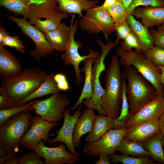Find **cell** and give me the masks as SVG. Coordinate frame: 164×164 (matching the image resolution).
I'll return each mask as SVG.
<instances>
[{
	"instance_id": "cell-1",
	"label": "cell",
	"mask_w": 164,
	"mask_h": 164,
	"mask_svg": "<svg viewBox=\"0 0 164 164\" xmlns=\"http://www.w3.org/2000/svg\"><path fill=\"white\" fill-rule=\"evenodd\" d=\"M121 63L116 55L111 58L105 77V94L101 98V107L105 115L113 119L120 114L122 102L123 77Z\"/></svg>"
},
{
	"instance_id": "cell-2",
	"label": "cell",
	"mask_w": 164,
	"mask_h": 164,
	"mask_svg": "<svg viewBox=\"0 0 164 164\" xmlns=\"http://www.w3.org/2000/svg\"><path fill=\"white\" fill-rule=\"evenodd\" d=\"M47 75L39 67L26 68L17 74L1 79V85L11 97L19 101L36 91Z\"/></svg>"
},
{
	"instance_id": "cell-3",
	"label": "cell",
	"mask_w": 164,
	"mask_h": 164,
	"mask_svg": "<svg viewBox=\"0 0 164 164\" xmlns=\"http://www.w3.org/2000/svg\"><path fill=\"white\" fill-rule=\"evenodd\" d=\"M127 78L126 94L131 117L157 95L154 86L133 66L124 67Z\"/></svg>"
},
{
	"instance_id": "cell-4",
	"label": "cell",
	"mask_w": 164,
	"mask_h": 164,
	"mask_svg": "<svg viewBox=\"0 0 164 164\" xmlns=\"http://www.w3.org/2000/svg\"><path fill=\"white\" fill-rule=\"evenodd\" d=\"M30 111L20 112L0 125V147L8 153L19 151L21 138L32 124L34 118Z\"/></svg>"
},
{
	"instance_id": "cell-5",
	"label": "cell",
	"mask_w": 164,
	"mask_h": 164,
	"mask_svg": "<svg viewBox=\"0 0 164 164\" xmlns=\"http://www.w3.org/2000/svg\"><path fill=\"white\" fill-rule=\"evenodd\" d=\"M116 53L120 57L119 61L122 66L134 67L154 86L158 95L164 97V89L161 80V71L158 67L154 65L140 52L132 50L128 51L118 47Z\"/></svg>"
},
{
	"instance_id": "cell-6",
	"label": "cell",
	"mask_w": 164,
	"mask_h": 164,
	"mask_svg": "<svg viewBox=\"0 0 164 164\" xmlns=\"http://www.w3.org/2000/svg\"><path fill=\"white\" fill-rule=\"evenodd\" d=\"M68 17V13L60 11L56 1L49 0L41 5H31L26 18L44 33L56 29Z\"/></svg>"
},
{
	"instance_id": "cell-7",
	"label": "cell",
	"mask_w": 164,
	"mask_h": 164,
	"mask_svg": "<svg viewBox=\"0 0 164 164\" xmlns=\"http://www.w3.org/2000/svg\"><path fill=\"white\" fill-rule=\"evenodd\" d=\"M96 43L100 46L101 51L92 68V83L93 94L90 99L84 100L82 103L87 108L95 110L99 114L105 115L101 108V97L105 94V91L101 85L100 77L102 72L106 69L104 61L107 55L112 48L117 46L118 43L113 42L110 40L107 44H105L100 39L97 40Z\"/></svg>"
},
{
	"instance_id": "cell-8",
	"label": "cell",
	"mask_w": 164,
	"mask_h": 164,
	"mask_svg": "<svg viewBox=\"0 0 164 164\" xmlns=\"http://www.w3.org/2000/svg\"><path fill=\"white\" fill-rule=\"evenodd\" d=\"M75 15L73 14L70 26V36L66 49L61 55L62 60L65 66L71 65L73 66L75 73L76 84L80 85L83 82V80L80 74L81 70L79 69V65L81 62L90 57L100 55L97 50L88 49L89 53L87 55L81 56L79 54L78 49L82 47L80 41H76L74 39L75 34L78 29V21L77 19L75 20Z\"/></svg>"
},
{
	"instance_id": "cell-9",
	"label": "cell",
	"mask_w": 164,
	"mask_h": 164,
	"mask_svg": "<svg viewBox=\"0 0 164 164\" xmlns=\"http://www.w3.org/2000/svg\"><path fill=\"white\" fill-rule=\"evenodd\" d=\"M78 25L82 30L90 34L102 32L107 41L108 36L114 31V23L107 10L95 8L86 11L78 21Z\"/></svg>"
},
{
	"instance_id": "cell-10",
	"label": "cell",
	"mask_w": 164,
	"mask_h": 164,
	"mask_svg": "<svg viewBox=\"0 0 164 164\" xmlns=\"http://www.w3.org/2000/svg\"><path fill=\"white\" fill-rule=\"evenodd\" d=\"M70 103L66 95L54 94L42 100L37 99L33 104L34 113L49 122L59 121L64 118L65 110Z\"/></svg>"
},
{
	"instance_id": "cell-11",
	"label": "cell",
	"mask_w": 164,
	"mask_h": 164,
	"mask_svg": "<svg viewBox=\"0 0 164 164\" xmlns=\"http://www.w3.org/2000/svg\"><path fill=\"white\" fill-rule=\"evenodd\" d=\"M128 128H111L99 140L87 143L83 148V154L89 157H96L101 153L108 155L115 153L117 149L124 138Z\"/></svg>"
},
{
	"instance_id": "cell-12",
	"label": "cell",
	"mask_w": 164,
	"mask_h": 164,
	"mask_svg": "<svg viewBox=\"0 0 164 164\" xmlns=\"http://www.w3.org/2000/svg\"><path fill=\"white\" fill-rule=\"evenodd\" d=\"M11 20L15 22L20 28L21 31L29 37L34 43L35 47L28 51L29 54L36 61L39 62L42 57H47L48 54H52L54 50L46 39L44 33L33 26L26 19H21L8 15Z\"/></svg>"
},
{
	"instance_id": "cell-13",
	"label": "cell",
	"mask_w": 164,
	"mask_h": 164,
	"mask_svg": "<svg viewBox=\"0 0 164 164\" xmlns=\"http://www.w3.org/2000/svg\"><path fill=\"white\" fill-rule=\"evenodd\" d=\"M58 124L57 121L49 122L36 114L34 116L30 128L21 138L20 145L27 149L34 150L42 139L44 144L46 143L50 139L49 131Z\"/></svg>"
},
{
	"instance_id": "cell-14",
	"label": "cell",
	"mask_w": 164,
	"mask_h": 164,
	"mask_svg": "<svg viewBox=\"0 0 164 164\" xmlns=\"http://www.w3.org/2000/svg\"><path fill=\"white\" fill-rule=\"evenodd\" d=\"M66 148V145L61 142H59L57 147H46L41 140L34 150L44 159V164H73L80 160L79 153L69 152Z\"/></svg>"
},
{
	"instance_id": "cell-15",
	"label": "cell",
	"mask_w": 164,
	"mask_h": 164,
	"mask_svg": "<svg viewBox=\"0 0 164 164\" xmlns=\"http://www.w3.org/2000/svg\"><path fill=\"white\" fill-rule=\"evenodd\" d=\"M82 107L81 104L79 105L77 110L72 115L70 114L71 108H68L66 109L63 125L57 130L56 136L53 139H50L47 144L52 145L57 142H61L66 145L68 150L70 152L75 154L79 153L77 152L75 150L72 136L76 122L82 113V111H80Z\"/></svg>"
},
{
	"instance_id": "cell-16",
	"label": "cell",
	"mask_w": 164,
	"mask_h": 164,
	"mask_svg": "<svg viewBox=\"0 0 164 164\" xmlns=\"http://www.w3.org/2000/svg\"><path fill=\"white\" fill-rule=\"evenodd\" d=\"M164 110V97L157 95L131 116L126 127L128 128L139 123L159 119Z\"/></svg>"
},
{
	"instance_id": "cell-17",
	"label": "cell",
	"mask_w": 164,
	"mask_h": 164,
	"mask_svg": "<svg viewBox=\"0 0 164 164\" xmlns=\"http://www.w3.org/2000/svg\"><path fill=\"white\" fill-rule=\"evenodd\" d=\"M160 132L158 119L142 121L128 128L124 138L142 143L153 137Z\"/></svg>"
},
{
	"instance_id": "cell-18",
	"label": "cell",
	"mask_w": 164,
	"mask_h": 164,
	"mask_svg": "<svg viewBox=\"0 0 164 164\" xmlns=\"http://www.w3.org/2000/svg\"><path fill=\"white\" fill-rule=\"evenodd\" d=\"M96 115L94 110L87 108L77 120L73 134V141L75 148L78 147L81 138L92 130Z\"/></svg>"
},
{
	"instance_id": "cell-19",
	"label": "cell",
	"mask_w": 164,
	"mask_h": 164,
	"mask_svg": "<svg viewBox=\"0 0 164 164\" xmlns=\"http://www.w3.org/2000/svg\"><path fill=\"white\" fill-rule=\"evenodd\" d=\"M132 15L140 19L141 23L147 27L158 26L164 22V7L147 6L136 8Z\"/></svg>"
},
{
	"instance_id": "cell-20",
	"label": "cell",
	"mask_w": 164,
	"mask_h": 164,
	"mask_svg": "<svg viewBox=\"0 0 164 164\" xmlns=\"http://www.w3.org/2000/svg\"><path fill=\"white\" fill-rule=\"evenodd\" d=\"M20 60L0 46V75L1 79L14 75L22 70Z\"/></svg>"
},
{
	"instance_id": "cell-21",
	"label": "cell",
	"mask_w": 164,
	"mask_h": 164,
	"mask_svg": "<svg viewBox=\"0 0 164 164\" xmlns=\"http://www.w3.org/2000/svg\"><path fill=\"white\" fill-rule=\"evenodd\" d=\"M70 30V26L62 22L55 29L44 33L46 39L54 50L63 52L68 43Z\"/></svg>"
},
{
	"instance_id": "cell-22",
	"label": "cell",
	"mask_w": 164,
	"mask_h": 164,
	"mask_svg": "<svg viewBox=\"0 0 164 164\" xmlns=\"http://www.w3.org/2000/svg\"><path fill=\"white\" fill-rule=\"evenodd\" d=\"M99 55L89 57L83 61L84 65L80 70L85 73L84 83L80 96L75 104L71 108L72 111H74L78 106L81 104L84 100H89L93 95V90L92 83V65Z\"/></svg>"
},
{
	"instance_id": "cell-23",
	"label": "cell",
	"mask_w": 164,
	"mask_h": 164,
	"mask_svg": "<svg viewBox=\"0 0 164 164\" xmlns=\"http://www.w3.org/2000/svg\"><path fill=\"white\" fill-rule=\"evenodd\" d=\"M60 11L67 13L77 14L80 18L83 15L82 12L95 8L98 6V0H55Z\"/></svg>"
},
{
	"instance_id": "cell-24",
	"label": "cell",
	"mask_w": 164,
	"mask_h": 164,
	"mask_svg": "<svg viewBox=\"0 0 164 164\" xmlns=\"http://www.w3.org/2000/svg\"><path fill=\"white\" fill-rule=\"evenodd\" d=\"M115 119L102 114L96 115L92 130L85 138L87 143L99 140L107 132L113 128Z\"/></svg>"
},
{
	"instance_id": "cell-25",
	"label": "cell",
	"mask_w": 164,
	"mask_h": 164,
	"mask_svg": "<svg viewBox=\"0 0 164 164\" xmlns=\"http://www.w3.org/2000/svg\"><path fill=\"white\" fill-rule=\"evenodd\" d=\"M126 20L142 44L145 51L154 46L153 39L149 28L136 20L132 14H128Z\"/></svg>"
},
{
	"instance_id": "cell-26",
	"label": "cell",
	"mask_w": 164,
	"mask_h": 164,
	"mask_svg": "<svg viewBox=\"0 0 164 164\" xmlns=\"http://www.w3.org/2000/svg\"><path fill=\"white\" fill-rule=\"evenodd\" d=\"M54 75L53 73L48 74L39 87L33 92L19 101L20 103L22 105L37 98L60 93L61 91L58 87L54 80Z\"/></svg>"
},
{
	"instance_id": "cell-27",
	"label": "cell",
	"mask_w": 164,
	"mask_h": 164,
	"mask_svg": "<svg viewBox=\"0 0 164 164\" xmlns=\"http://www.w3.org/2000/svg\"><path fill=\"white\" fill-rule=\"evenodd\" d=\"M163 135L159 132L150 139L141 143L149 152L153 160L164 164V151L162 141Z\"/></svg>"
},
{
	"instance_id": "cell-28",
	"label": "cell",
	"mask_w": 164,
	"mask_h": 164,
	"mask_svg": "<svg viewBox=\"0 0 164 164\" xmlns=\"http://www.w3.org/2000/svg\"><path fill=\"white\" fill-rule=\"evenodd\" d=\"M116 151L122 155L134 157H151L150 153L143 147L141 143L129 141L124 138Z\"/></svg>"
},
{
	"instance_id": "cell-29",
	"label": "cell",
	"mask_w": 164,
	"mask_h": 164,
	"mask_svg": "<svg viewBox=\"0 0 164 164\" xmlns=\"http://www.w3.org/2000/svg\"><path fill=\"white\" fill-rule=\"evenodd\" d=\"M123 88L122 104L118 117L115 119L113 129H118L126 127V124L131 117L129 113V105L126 94L127 78L125 72L122 73Z\"/></svg>"
},
{
	"instance_id": "cell-30",
	"label": "cell",
	"mask_w": 164,
	"mask_h": 164,
	"mask_svg": "<svg viewBox=\"0 0 164 164\" xmlns=\"http://www.w3.org/2000/svg\"><path fill=\"white\" fill-rule=\"evenodd\" d=\"M31 5L29 0H0V5L11 12L26 19Z\"/></svg>"
},
{
	"instance_id": "cell-31",
	"label": "cell",
	"mask_w": 164,
	"mask_h": 164,
	"mask_svg": "<svg viewBox=\"0 0 164 164\" xmlns=\"http://www.w3.org/2000/svg\"><path fill=\"white\" fill-rule=\"evenodd\" d=\"M111 162L116 163L121 162L124 164H155L150 156L134 157L123 155H119L114 153L109 155Z\"/></svg>"
},
{
	"instance_id": "cell-32",
	"label": "cell",
	"mask_w": 164,
	"mask_h": 164,
	"mask_svg": "<svg viewBox=\"0 0 164 164\" xmlns=\"http://www.w3.org/2000/svg\"><path fill=\"white\" fill-rule=\"evenodd\" d=\"M37 100H32L27 104L8 109H0V125L11 117L25 111H34L33 104Z\"/></svg>"
},
{
	"instance_id": "cell-33",
	"label": "cell",
	"mask_w": 164,
	"mask_h": 164,
	"mask_svg": "<svg viewBox=\"0 0 164 164\" xmlns=\"http://www.w3.org/2000/svg\"><path fill=\"white\" fill-rule=\"evenodd\" d=\"M114 24L126 20L128 12L121 0H118L113 6L106 9Z\"/></svg>"
},
{
	"instance_id": "cell-34",
	"label": "cell",
	"mask_w": 164,
	"mask_h": 164,
	"mask_svg": "<svg viewBox=\"0 0 164 164\" xmlns=\"http://www.w3.org/2000/svg\"><path fill=\"white\" fill-rule=\"evenodd\" d=\"M144 56L155 66L164 65V49L156 46L145 51Z\"/></svg>"
},
{
	"instance_id": "cell-35",
	"label": "cell",
	"mask_w": 164,
	"mask_h": 164,
	"mask_svg": "<svg viewBox=\"0 0 164 164\" xmlns=\"http://www.w3.org/2000/svg\"><path fill=\"white\" fill-rule=\"evenodd\" d=\"M120 47L128 51L132 50L133 48L135 50L142 53L145 52L142 44L132 30L121 41Z\"/></svg>"
},
{
	"instance_id": "cell-36",
	"label": "cell",
	"mask_w": 164,
	"mask_h": 164,
	"mask_svg": "<svg viewBox=\"0 0 164 164\" xmlns=\"http://www.w3.org/2000/svg\"><path fill=\"white\" fill-rule=\"evenodd\" d=\"M0 109H8L22 106L19 101L11 97L2 86L0 87Z\"/></svg>"
},
{
	"instance_id": "cell-37",
	"label": "cell",
	"mask_w": 164,
	"mask_h": 164,
	"mask_svg": "<svg viewBox=\"0 0 164 164\" xmlns=\"http://www.w3.org/2000/svg\"><path fill=\"white\" fill-rule=\"evenodd\" d=\"M140 6L164 7V0H133L127 9L128 14H132L135 9Z\"/></svg>"
},
{
	"instance_id": "cell-38",
	"label": "cell",
	"mask_w": 164,
	"mask_h": 164,
	"mask_svg": "<svg viewBox=\"0 0 164 164\" xmlns=\"http://www.w3.org/2000/svg\"><path fill=\"white\" fill-rule=\"evenodd\" d=\"M0 46H7L14 48L22 53L26 52L25 46L17 36L13 37L8 36L0 43Z\"/></svg>"
},
{
	"instance_id": "cell-39",
	"label": "cell",
	"mask_w": 164,
	"mask_h": 164,
	"mask_svg": "<svg viewBox=\"0 0 164 164\" xmlns=\"http://www.w3.org/2000/svg\"><path fill=\"white\" fill-rule=\"evenodd\" d=\"M41 157L35 150L26 154H23L19 158V164H43Z\"/></svg>"
},
{
	"instance_id": "cell-40",
	"label": "cell",
	"mask_w": 164,
	"mask_h": 164,
	"mask_svg": "<svg viewBox=\"0 0 164 164\" xmlns=\"http://www.w3.org/2000/svg\"><path fill=\"white\" fill-rule=\"evenodd\" d=\"M114 30L116 32L117 38L115 41L119 42L124 39L132 31L127 20L117 24H114Z\"/></svg>"
},
{
	"instance_id": "cell-41",
	"label": "cell",
	"mask_w": 164,
	"mask_h": 164,
	"mask_svg": "<svg viewBox=\"0 0 164 164\" xmlns=\"http://www.w3.org/2000/svg\"><path fill=\"white\" fill-rule=\"evenodd\" d=\"M149 31L153 39L154 45L164 49V29L159 26L157 30L151 28Z\"/></svg>"
},
{
	"instance_id": "cell-42",
	"label": "cell",
	"mask_w": 164,
	"mask_h": 164,
	"mask_svg": "<svg viewBox=\"0 0 164 164\" xmlns=\"http://www.w3.org/2000/svg\"><path fill=\"white\" fill-rule=\"evenodd\" d=\"M54 79L58 87L61 91H66L70 89L67 77L64 74L61 73L54 74Z\"/></svg>"
},
{
	"instance_id": "cell-43",
	"label": "cell",
	"mask_w": 164,
	"mask_h": 164,
	"mask_svg": "<svg viewBox=\"0 0 164 164\" xmlns=\"http://www.w3.org/2000/svg\"><path fill=\"white\" fill-rule=\"evenodd\" d=\"M100 157L98 160L95 164H110L111 163L110 159L108 155L102 153L99 155Z\"/></svg>"
},
{
	"instance_id": "cell-44",
	"label": "cell",
	"mask_w": 164,
	"mask_h": 164,
	"mask_svg": "<svg viewBox=\"0 0 164 164\" xmlns=\"http://www.w3.org/2000/svg\"><path fill=\"white\" fill-rule=\"evenodd\" d=\"M118 0H105L104 3L95 8L97 9L106 10L114 5Z\"/></svg>"
},
{
	"instance_id": "cell-45",
	"label": "cell",
	"mask_w": 164,
	"mask_h": 164,
	"mask_svg": "<svg viewBox=\"0 0 164 164\" xmlns=\"http://www.w3.org/2000/svg\"><path fill=\"white\" fill-rule=\"evenodd\" d=\"M19 158L16 153H13L12 155L3 164H19Z\"/></svg>"
},
{
	"instance_id": "cell-46",
	"label": "cell",
	"mask_w": 164,
	"mask_h": 164,
	"mask_svg": "<svg viewBox=\"0 0 164 164\" xmlns=\"http://www.w3.org/2000/svg\"><path fill=\"white\" fill-rule=\"evenodd\" d=\"M9 33L7 32L6 29L2 26L0 27V43L8 36L9 35Z\"/></svg>"
},
{
	"instance_id": "cell-47",
	"label": "cell",
	"mask_w": 164,
	"mask_h": 164,
	"mask_svg": "<svg viewBox=\"0 0 164 164\" xmlns=\"http://www.w3.org/2000/svg\"><path fill=\"white\" fill-rule=\"evenodd\" d=\"M160 132L164 134V110L159 119Z\"/></svg>"
},
{
	"instance_id": "cell-48",
	"label": "cell",
	"mask_w": 164,
	"mask_h": 164,
	"mask_svg": "<svg viewBox=\"0 0 164 164\" xmlns=\"http://www.w3.org/2000/svg\"><path fill=\"white\" fill-rule=\"evenodd\" d=\"M161 71V80L164 89V65L159 66Z\"/></svg>"
},
{
	"instance_id": "cell-49",
	"label": "cell",
	"mask_w": 164,
	"mask_h": 164,
	"mask_svg": "<svg viewBox=\"0 0 164 164\" xmlns=\"http://www.w3.org/2000/svg\"><path fill=\"white\" fill-rule=\"evenodd\" d=\"M31 5H41L49 0H29Z\"/></svg>"
},
{
	"instance_id": "cell-50",
	"label": "cell",
	"mask_w": 164,
	"mask_h": 164,
	"mask_svg": "<svg viewBox=\"0 0 164 164\" xmlns=\"http://www.w3.org/2000/svg\"><path fill=\"white\" fill-rule=\"evenodd\" d=\"M13 153H8L7 155L4 157H0V164H3L5 162L8 160L12 155Z\"/></svg>"
},
{
	"instance_id": "cell-51",
	"label": "cell",
	"mask_w": 164,
	"mask_h": 164,
	"mask_svg": "<svg viewBox=\"0 0 164 164\" xmlns=\"http://www.w3.org/2000/svg\"><path fill=\"white\" fill-rule=\"evenodd\" d=\"M124 6L127 9L133 0H121Z\"/></svg>"
},
{
	"instance_id": "cell-52",
	"label": "cell",
	"mask_w": 164,
	"mask_h": 164,
	"mask_svg": "<svg viewBox=\"0 0 164 164\" xmlns=\"http://www.w3.org/2000/svg\"><path fill=\"white\" fill-rule=\"evenodd\" d=\"M8 153L2 148L0 147V157H2L7 155Z\"/></svg>"
},
{
	"instance_id": "cell-53",
	"label": "cell",
	"mask_w": 164,
	"mask_h": 164,
	"mask_svg": "<svg viewBox=\"0 0 164 164\" xmlns=\"http://www.w3.org/2000/svg\"><path fill=\"white\" fill-rule=\"evenodd\" d=\"M162 141L163 146L164 147V134H163V135Z\"/></svg>"
},
{
	"instance_id": "cell-54",
	"label": "cell",
	"mask_w": 164,
	"mask_h": 164,
	"mask_svg": "<svg viewBox=\"0 0 164 164\" xmlns=\"http://www.w3.org/2000/svg\"><path fill=\"white\" fill-rule=\"evenodd\" d=\"M161 27L164 29V22L162 24V26H161Z\"/></svg>"
},
{
	"instance_id": "cell-55",
	"label": "cell",
	"mask_w": 164,
	"mask_h": 164,
	"mask_svg": "<svg viewBox=\"0 0 164 164\" xmlns=\"http://www.w3.org/2000/svg\"></svg>"
},
{
	"instance_id": "cell-56",
	"label": "cell",
	"mask_w": 164,
	"mask_h": 164,
	"mask_svg": "<svg viewBox=\"0 0 164 164\" xmlns=\"http://www.w3.org/2000/svg\"></svg>"
}]
</instances>
